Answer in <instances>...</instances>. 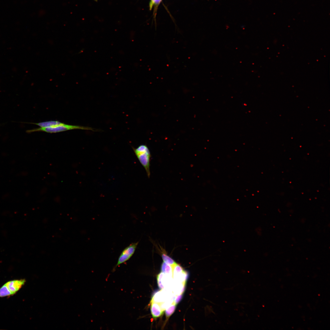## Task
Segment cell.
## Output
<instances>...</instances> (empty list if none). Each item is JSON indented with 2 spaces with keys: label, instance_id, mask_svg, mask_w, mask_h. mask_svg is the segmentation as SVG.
<instances>
[{
  "label": "cell",
  "instance_id": "cell-9",
  "mask_svg": "<svg viewBox=\"0 0 330 330\" xmlns=\"http://www.w3.org/2000/svg\"><path fill=\"white\" fill-rule=\"evenodd\" d=\"M11 295H12L11 293L4 284L0 288V297H3Z\"/></svg>",
  "mask_w": 330,
  "mask_h": 330
},
{
  "label": "cell",
  "instance_id": "cell-6",
  "mask_svg": "<svg viewBox=\"0 0 330 330\" xmlns=\"http://www.w3.org/2000/svg\"><path fill=\"white\" fill-rule=\"evenodd\" d=\"M163 273L161 272L157 276V281L158 286L160 289H162L168 284V277Z\"/></svg>",
  "mask_w": 330,
  "mask_h": 330
},
{
  "label": "cell",
  "instance_id": "cell-10",
  "mask_svg": "<svg viewBox=\"0 0 330 330\" xmlns=\"http://www.w3.org/2000/svg\"><path fill=\"white\" fill-rule=\"evenodd\" d=\"M176 305L174 304H171L165 310V314L167 318L169 317L174 312L176 309Z\"/></svg>",
  "mask_w": 330,
  "mask_h": 330
},
{
  "label": "cell",
  "instance_id": "cell-7",
  "mask_svg": "<svg viewBox=\"0 0 330 330\" xmlns=\"http://www.w3.org/2000/svg\"><path fill=\"white\" fill-rule=\"evenodd\" d=\"M161 272L169 277L173 275V268L171 266L163 262L161 267Z\"/></svg>",
  "mask_w": 330,
  "mask_h": 330
},
{
  "label": "cell",
  "instance_id": "cell-4",
  "mask_svg": "<svg viewBox=\"0 0 330 330\" xmlns=\"http://www.w3.org/2000/svg\"><path fill=\"white\" fill-rule=\"evenodd\" d=\"M26 280L24 279L9 281L5 284L12 295L16 293L23 286Z\"/></svg>",
  "mask_w": 330,
  "mask_h": 330
},
{
  "label": "cell",
  "instance_id": "cell-5",
  "mask_svg": "<svg viewBox=\"0 0 330 330\" xmlns=\"http://www.w3.org/2000/svg\"><path fill=\"white\" fill-rule=\"evenodd\" d=\"M151 303L150 310L152 317L156 318L161 316L163 311L159 305L154 302H151Z\"/></svg>",
  "mask_w": 330,
  "mask_h": 330
},
{
  "label": "cell",
  "instance_id": "cell-12",
  "mask_svg": "<svg viewBox=\"0 0 330 330\" xmlns=\"http://www.w3.org/2000/svg\"><path fill=\"white\" fill-rule=\"evenodd\" d=\"M182 297V294H180L178 295L175 299L174 304L176 305L180 301Z\"/></svg>",
  "mask_w": 330,
  "mask_h": 330
},
{
  "label": "cell",
  "instance_id": "cell-2",
  "mask_svg": "<svg viewBox=\"0 0 330 330\" xmlns=\"http://www.w3.org/2000/svg\"><path fill=\"white\" fill-rule=\"evenodd\" d=\"M134 151L140 163L144 167L148 178L150 177V163L151 154L147 146L141 145L137 148H133Z\"/></svg>",
  "mask_w": 330,
  "mask_h": 330
},
{
  "label": "cell",
  "instance_id": "cell-1",
  "mask_svg": "<svg viewBox=\"0 0 330 330\" xmlns=\"http://www.w3.org/2000/svg\"><path fill=\"white\" fill-rule=\"evenodd\" d=\"M81 129L86 130H90L93 131H96V130L90 127H84L77 125H72L64 124L60 122L57 126L49 127H41L36 128L27 130V133H31L36 131H44L49 133H56L73 129Z\"/></svg>",
  "mask_w": 330,
  "mask_h": 330
},
{
  "label": "cell",
  "instance_id": "cell-13",
  "mask_svg": "<svg viewBox=\"0 0 330 330\" xmlns=\"http://www.w3.org/2000/svg\"><path fill=\"white\" fill-rule=\"evenodd\" d=\"M95 1H97V0H94Z\"/></svg>",
  "mask_w": 330,
  "mask_h": 330
},
{
  "label": "cell",
  "instance_id": "cell-8",
  "mask_svg": "<svg viewBox=\"0 0 330 330\" xmlns=\"http://www.w3.org/2000/svg\"><path fill=\"white\" fill-rule=\"evenodd\" d=\"M161 257L163 262L170 265L172 267L176 264L172 258L164 252L162 253Z\"/></svg>",
  "mask_w": 330,
  "mask_h": 330
},
{
  "label": "cell",
  "instance_id": "cell-3",
  "mask_svg": "<svg viewBox=\"0 0 330 330\" xmlns=\"http://www.w3.org/2000/svg\"><path fill=\"white\" fill-rule=\"evenodd\" d=\"M138 242L131 243L124 248L120 254L114 269L129 260L134 254Z\"/></svg>",
  "mask_w": 330,
  "mask_h": 330
},
{
  "label": "cell",
  "instance_id": "cell-11",
  "mask_svg": "<svg viewBox=\"0 0 330 330\" xmlns=\"http://www.w3.org/2000/svg\"><path fill=\"white\" fill-rule=\"evenodd\" d=\"M161 1V0H151V2L149 4L150 9L152 8L153 5H158L160 3Z\"/></svg>",
  "mask_w": 330,
  "mask_h": 330
}]
</instances>
